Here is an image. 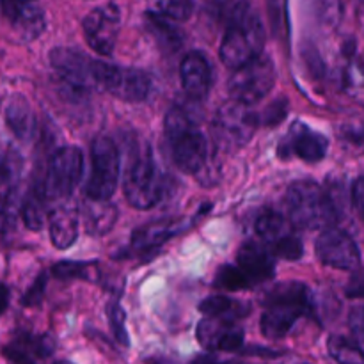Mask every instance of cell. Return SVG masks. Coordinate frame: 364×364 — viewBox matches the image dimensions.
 Instances as JSON below:
<instances>
[{"mask_svg": "<svg viewBox=\"0 0 364 364\" xmlns=\"http://www.w3.org/2000/svg\"><path fill=\"white\" fill-rule=\"evenodd\" d=\"M348 326L354 336L364 343V306H355L348 315Z\"/></svg>", "mask_w": 364, "mask_h": 364, "instance_id": "38", "label": "cell"}, {"mask_svg": "<svg viewBox=\"0 0 364 364\" xmlns=\"http://www.w3.org/2000/svg\"><path fill=\"white\" fill-rule=\"evenodd\" d=\"M343 137L352 144L364 148V127H347L343 128Z\"/></svg>", "mask_w": 364, "mask_h": 364, "instance_id": "40", "label": "cell"}, {"mask_svg": "<svg viewBox=\"0 0 364 364\" xmlns=\"http://www.w3.org/2000/svg\"><path fill=\"white\" fill-rule=\"evenodd\" d=\"M265 25L247 4H238L220 45V60L231 70H240L263 55Z\"/></svg>", "mask_w": 364, "mask_h": 364, "instance_id": "1", "label": "cell"}, {"mask_svg": "<svg viewBox=\"0 0 364 364\" xmlns=\"http://www.w3.org/2000/svg\"><path fill=\"white\" fill-rule=\"evenodd\" d=\"M4 16L23 41H34L45 31V11L34 2H4Z\"/></svg>", "mask_w": 364, "mask_h": 364, "instance_id": "17", "label": "cell"}, {"mask_svg": "<svg viewBox=\"0 0 364 364\" xmlns=\"http://www.w3.org/2000/svg\"><path fill=\"white\" fill-rule=\"evenodd\" d=\"M192 364H223V363L217 361V359L212 358V355H201V358L194 359V363Z\"/></svg>", "mask_w": 364, "mask_h": 364, "instance_id": "43", "label": "cell"}, {"mask_svg": "<svg viewBox=\"0 0 364 364\" xmlns=\"http://www.w3.org/2000/svg\"><path fill=\"white\" fill-rule=\"evenodd\" d=\"M327 149H329V141L326 139V135L313 130L306 123L297 121L281 139L279 146H277V155L284 160L297 156L308 164H316L326 159Z\"/></svg>", "mask_w": 364, "mask_h": 364, "instance_id": "13", "label": "cell"}, {"mask_svg": "<svg viewBox=\"0 0 364 364\" xmlns=\"http://www.w3.org/2000/svg\"><path fill=\"white\" fill-rule=\"evenodd\" d=\"M166 139L178 169L196 176L203 173L208 164V141L191 114L181 107H171L167 110Z\"/></svg>", "mask_w": 364, "mask_h": 364, "instance_id": "2", "label": "cell"}, {"mask_svg": "<svg viewBox=\"0 0 364 364\" xmlns=\"http://www.w3.org/2000/svg\"><path fill=\"white\" fill-rule=\"evenodd\" d=\"M192 11H194V4L187 2V0H167V2H159L155 6V13L167 18L169 21L188 20Z\"/></svg>", "mask_w": 364, "mask_h": 364, "instance_id": "34", "label": "cell"}, {"mask_svg": "<svg viewBox=\"0 0 364 364\" xmlns=\"http://www.w3.org/2000/svg\"><path fill=\"white\" fill-rule=\"evenodd\" d=\"M199 309H201L208 318L237 322L238 318L247 316L249 313H251V304L242 301H235V299L230 297H224V295H213V297H206L205 301L199 304Z\"/></svg>", "mask_w": 364, "mask_h": 364, "instance_id": "26", "label": "cell"}, {"mask_svg": "<svg viewBox=\"0 0 364 364\" xmlns=\"http://www.w3.org/2000/svg\"><path fill=\"white\" fill-rule=\"evenodd\" d=\"M9 306V288L4 283H0V315L7 309Z\"/></svg>", "mask_w": 364, "mask_h": 364, "instance_id": "42", "label": "cell"}, {"mask_svg": "<svg viewBox=\"0 0 364 364\" xmlns=\"http://www.w3.org/2000/svg\"><path fill=\"white\" fill-rule=\"evenodd\" d=\"M199 343L212 352H237L244 345V329L235 322L219 318H203L196 329Z\"/></svg>", "mask_w": 364, "mask_h": 364, "instance_id": "15", "label": "cell"}, {"mask_svg": "<svg viewBox=\"0 0 364 364\" xmlns=\"http://www.w3.org/2000/svg\"><path fill=\"white\" fill-rule=\"evenodd\" d=\"M316 256L327 267L341 270H358L361 263V252L350 235L338 228L323 230L316 238Z\"/></svg>", "mask_w": 364, "mask_h": 364, "instance_id": "14", "label": "cell"}, {"mask_svg": "<svg viewBox=\"0 0 364 364\" xmlns=\"http://www.w3.org/2000/svg\"><path fill=\"white\" fill-rule=\"evenodd\" d=\"M215 287L223 288V290L238 291V290H247L252 284L249 283L247 277L242 274V270L237 265H224L220 267L219 272L215 276Z\"/></svg>", "mask_w": 364, "mask_h": 364, "instance_id": "32", "label": "cell"}, {"mask_svg": "<svg viewBox=\"0 0 364 364\" xmlns=\"http://www.w3.org/2000/svg\"><path fill=\"white\" fill-rule=\"evenodd\" d=\"M6 123L14 134V137L20 139V141L28 142L34 139L36 130H38V121H36V114L31 103L23 95H13L7 100Z\"/></svg>", "mask_w": 364, "mask_h": 364, "instance_id": "20", "label": "cell"}, {"mask_svg": "<svg viewBox=\"0 0 364 364\" xmlns=\"http://www.w3.org/2000/svg\"><path fill=\"white\" fill-rule=\"evenodd\" d=\"M263 304L270 306H299L311 311V291L302 283H277L263 294Z\"/></svg>", "mask_w": 364, "mask_h": 364, "instance_id": "24", "label": "cell"}, {"mask_svg": "<svg viewBox=\"0 0 364 364\" xmlns=\"http://www.w3.org/2000/svg\"><path fill=\"white\" fill-rule=\"evenodd\" d=\"M21 156L13 148L0 149V185H13L21 174Z\"/></svg>", "mask_w": 364, "mask_h": 364, "instance_id": "33", "label": "cell"}, {"mask_svg": "<svg viewBox=\"0 0 364 364\" xmlns=\"http://www.w3.org/2000/svg\"><path fill=\"white\" fill-rule=\"evenodd\" d=\"M146 25H148V31L151 32L155 41L164 50H167V52H176L181 46L183 38H181L178 28L173 25V21H169L167 18L160 16L155 11H148L146 13Z\"/></svg>", "mask_w": 364, "mask_h": 364, "instance_id": "27", "label": "cell"}, {"mask_svg": "<svg viewBox=\"0 0 364 364\" xmlns=\"http://www.w3.org/2000/svg\"><path fill=\"white\" fill-rule=\"evenodd\" d=\"M309 309L299 306H270L262 316V333L269 340H281L291 331L299 318L308 315Z\"/></svg>", "mask_w": 364, "mask_h": 364, "instance_id": "21", "label": "cell"}, {"mask_svg": "<svg viewBox=\"0 0 364 364\" xmlns=\"http://www.w3.org/2000/svg\"><path fill=\"white\" fill-rule=\"evenodd\" d=\"M274 82H276L274 60L270 59V55H262L240 70L233 71L228 82V91L237 102L252 105L272 91Z\"/></svg>", "mask_w": 364, "mask_h": 364, "instance_id": "9", "label": "cell"}, {"mask_svg": "<svg viewBox=\"0 0 364 364\" xmlns=\"http://www.w3.org/2000/svg\"><path fill=\"white\" fill-rule=\"evenodd\" d=\"M84 36L87 45L100 55H112L121 27V11L116 4L95 7L84 18Z\"/></svg>", "mask_w": 364, "mask_h": 364, "instance_id": "12", "label": "cell"}, {"mask_svg": "<svg viewBox=\"0 0 364 364\" xmlns=\"http://www.w3.org/2000/svg\"><path fill=\"white\" fill-rule=\"evenodd\" d=\"M162 180L151 149L144 148L132 159L124 176V196L137 210H149L162 198Z\"/></svg>", "mask_w": 364, "mask_h": 364, "instance_id": "6", "label": "cell"}, {"mask_svg": "<svg viewBox=\"0 0 364 364\" xmlns=\"http://www.w3.org/2000/svg\"><path fill=\"white\" fill-rule=\"evenodd\" d=\"M119 181V151L110 137L96 139L91 148V174L85 185V199L109 201Z\"/></svg>", "mask_w": 364, "mask_h": 364, "instance_id": "7", "label": "cell"}, {"mask_svg": "<svg viewBox=\"0 0 364 364\" xmlns=\"http://www.w3.org/2000/svg\"><path fill=\"white\" fill-rule=\"evenodd\" d=\"M345 294L350 299L364 297V270H354L347 288H345Z\"/></svg>", "mask_w": 364, "mask_h": 364, "instance_id": "39", "label": "cell"}, {"mask_svg": "<svg viewBox=\"0 0 364 364\" xmlns=\"http://www.w3.org/2000/svg\"><path fill=\"white\" fill-rule=\"evenodd\" d=\"M46 203H48V199H46L41 187L32 191L25 198L23 205H21V220L31 231H39L45 224Z\"/></svg>", "mask_w": 364, "mask_h": 364, "instance_id": "28", "label": "cell"}, {"mask_svg": "<svg viewBox=\"0 0 364 364\" xmlns=\"http://www.w3.org/2000/svg\"><path fill=\"white\" fill-rule=\"evenodd\" d=\"M55 364H73V363H70V361H59V363H55Z\"/></svg>", "mask_w": 364, "mask_h": 364, "instance_id": "44", "label": "cell"}, {"mask_svg": "<svg viewBox=\"0 0 364 364\" xmlns=\"http://www.w3.org/2000/svg\"><path fill=\"white\" fill-rule=\"evenodd\" d=\"M50 64L55 71L60 91L70 98H82L96 91V59L70 46H57L50 52Z\"/></svg>", "mask_w": 364, "mask_h": 364, "instance_id": "4", "label": "cell"}, {"mask_svg": "<svg viewBox=\"0 0 364 364\" xmlns=\"http://www.w3.org/2000/svg\"><path fill=\"white\" fill-rule=\"evenodd\" d=\"M327 348H329L331 358L338 364H364L363 348L348 338L334 334L329 338Z\"/></svg>", "mask_w": 364, "mask_h": 364, "instance_id": "29", "label": "cell"}, {"mask_svg": "<svg viewBox=\"0 0 364 364\" xmlns=\"http://www.w3.org/2000/svg\"><path fill=\"white\" fill-rule=\"evenodd\" d=\"M82 171H84V155L77 146H64L57 149L50 156L45 181L41 185L46 199L53 201V199L70 198L80 183Z\"/></svg>", "mask_w": 364, "mask_h": 364, "instance_id": "8", "label": "cell"}, {"mask_svg": "<svg viewBox=\"0 0 364 364\" xmlns=\"http://www.w3.org/2000/svg\"><path fill=\"white\" fill-rule=\"evenodd\" d=\"M109 320H110V327H112V333L116 336V340L119 341L121 345L130 343V338H128L127 333V313L124 309L121 308L119 302H110L109 304Z\"/></svg>", "mask_w": 364, "mask_h": 364, "instance_id": "35", "label": "cell"}, {"mask_svg": "<svg viewBox=\"0 0 364 364\" xmlns=\"http://www.w3.org/2000/svg\"><path fill=\"white\" fill-rule=\"evenodd\" d=\"M259 121L262 119L251 109V105H245L237 100L224 102L213 117V139L226 151H237L251 141Z\"/></svg>", "mask_w": 364, "mask_h": 364, "instance_id": "5", "label": "cell"}, {"mask_svg": "<svg viewBox=\"0 0 364 364\" xmlns=\"http://www.w3.org/2000/svg\"><path fill=\"white\" fill-rule=\"evenodd\" d=\"M84 226L85 231L92 237H102L107 235L114 228L117 220V208L110 205L109 201H92L85 199L84 206Z\"/></svg>", "mask_w": 364, "mask_h": 364, "instance_id": "25", "label": "cell"}, {"mask_svg": "<svg viewBox=\"0 0 364 364\" xmlns=\"http://www.w3.org/2000/svg\"><path fill=\"white\" fill-rule=\"evenodd\" d=\"M21 205L23 203H20L18 192L14 188L7 191L0 198V231L2 233L14 230L18 217L21 215Z\"/></svg>", "mask_w": 364, "mask_h": 364, "instance_id": "31", "label": "cell"}, {"mask_svg": "<svg viewBox=\"0 0 364 364\" xmlns=\"http://www.w3.org/2000/svg\"><path fill=\"white\" fill-rule=\"evenodd\" d=\"M294 224L283 213L265 210L256 217L255 231L262 244L269 247L274 256L284 259H301L304 252L301 238L294 233Z\"/></svg>", "mask_w": 364, "mask_h": 364, "instance_id": "10", "label": "cell"}, {"mask_svg": "<svg viewBox=\"0 0 364 364\" xmlns=\"http://www.w3.org/2000/svg\"><path fill=\"white\" fill-rule=\"evenodd\" d=\"M237 267L247 277L249 283L256 287V284L265 283L274 276L276 262H274L272 252L262 242L247 240L238 249Z\"/></svg>", "mask_w": 364, "mask_h": 364, "instance_id": "16", "label": "cell"}, {"mask_svg": "<svg viewBox=\"0 0 364 364\" xmlns=\"http://www.w3.org/2000/svg\"><path fill=\"white\" fill-rule=\"evenodd\" d=\"M53 277L60 281L84 279L95 281L98 277V265L95 262H59L52 267Z\"/></svg>", "mask_w": 364, "mask_h": 364, "instance_id": "30", "label": "cell"}, {"mask_svg": "<svg viewBox=\"0 0 364 364\" xmlns=\"http://www.w3.org/2000/svg\"><path fill=\"white\" fill-rule=\"evenodd\" d=\"M45 284H46V276L45 274H39L38 279L34 281L31 288H28L27 294L23 295V304L25 306H38L43 301V294H45Z\"/></svg>", "mask_w": 364, "mask_h": 364, "instance_id": "37", "label": "cell"}, {"mask_svg": "<svg viewBox=\"0 0 364 364\" xmlns=\"http://www.w3.org/2000/svg\"><path fill=\"white\" fill-rule=\"evenodd\" d=\"M55 345L48 336H23L4 350L6 358L14 364H36V359L48 358Z\"/></svg>", "mask_w": 364, "mask_h": 364, "instance_id": "23", "label": "cell"}, {"mask_svg": "<svg viewBox=\"0 0 364 364\" xmlns=\"http://www.w3.org/2000/svg\"><path fill=\"white\" fill-rule=\"evenodd\" d=\"M153 87L151 77L142 70L121 68L100 60L98 91L114 95L123 102H144Z\"/></svg>", "mask_w": 364, "mask_h": 364, "instance_id": "11", "label": "cell"}, {"mask_svg": "<svg viewBox=\"0 0 364 364\" xmlns=\"http://www.w3.org/2000/svg\"><path fill=\"white\" fill-rule=\"evenodd\" d=\"M48 230L52 244L57 249H68L78 238V212L75 206L63 205L48 217Z\"/></svg>", "mask_w": 364, "mask_h": 364, "instance_id": "22", "label": "cell"}, {"mask_svg": "<svg viewBox=\"0 0 364 364\" xmlns=\"http://www.w3.org/2000/svg\"><path fill=\"white\" fill-rule=\"evenodd\" d=\"M288 114V100L287 98H277L270 103L265 109L262 116V123L267 127H277L281 121H284Z\"/></svg>", "mask_w": 364, "mask_h": 364, "instance_id": "36", "label": "cell"}, {"mask_svg": "<svg viewBox=\"0 0 364 364\" xmlns=\"http://www.w3.org/2000/svg\"><path fill=\"white\" fill-rule=\"evenodd\" d=\"M352 199H354L355 208L364 217V178H359L352 187Z\"/></svg>", "mask_w": 364, "mask_h": 364, "instance_id": "41", "label": "cell"}, {"mask_svg": "<svg viewBox=\"0 0 364 364\" xmlns=\"http://www.w3.org/2000/svg\"><path fill=\"white\" fill-rule=\"evenodd\" d=\"M288 219L304 230H329L340 219V206L333 194L315 181H295L287 191Z\"/></svg>", "mask_w": 364, "mask_h": 364, "instance_id": "3", "label": "cell"}, {"mask_svg": "<svg viewBox=\"0 0 364 364\" xmlns=\"http://www.w3.org/2000/svg\"><path fill=\"white\" fill-rule=\"evenodd\" d=\"M188 224L191 223L187 219H162L139 228L132 235L128 255H144V252L155 251L164 242L187 230Z\"/></svg>", "mask_w": 364, "mask_h": 364, "instance_id": "18", "label": "cell"}, {"mask_svg": "<svg viewBox=\"0 0 364 364\" xmlns=\"http://www.w3.org/2000/svg\"><path fill=\"white\" fill-rule=\"evenodd\" d=\"M180 78L183 91L196 102H205L212 89V66L199 52H191L180 64Z\"/></svg>", "mask_w": 364, "mask_h": 364, "instance_id": "19", "label": "cell"}]
</instances>
